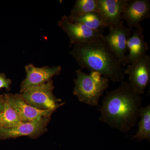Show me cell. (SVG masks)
Instances as JSON below:
<instances>
[{
    "label": "cell",
    "instance_id": "7",
    "mask_svg": "<svg viewBox=\"0 0 150 150\" xmlns=\"http://www.w3.org/2000/svg\"><path fill=\"white\" fill-rule=\"evenodd\" d=\"M109 32L103 38L121 62L122 66H126L125 59L128 51L127 40L131 36V30L123 24V21L108 27Z\"/></svg>",
    "mask_w": 150,
    "mask_h": 150
},
{
    "label": "cell",
    "instance_id": "13",
    "mask_svg": "<svg viewBox=\"0 0 150 150\" xmlns=\"http://www.w3.org/2000/svg\"><path fill=\"white\" fill-rule=\"evenodd\" d=\"M144 28L142 26L135 28L133 34L127 38V47L129 54L126 55V64H132L146 56L149 45L144 40Z\"/></svg>",
    "mask_w": 150,
    "mask_h": 150
},
{
    "label": "cell",
    "instance_id": "17",
    "mask_svg": "<svg viewBox=\"0 0 150 150\" xmlns=\"http://www.w3.org/2000/svg\"><path fill=\"white\" fill-rule=\"evenodd\" d=\"M98 12L97 0H77L71 11L70 17H78L89 13Z\"/></svg>",
    "mask_w": 150,
    "mask_h": 150
},
{
    "label": "cell",
    "instance_id": "11",
    "mask_svg": "<svg viewBox=\"0 0 150 150\" xmlns=\"http://www.w3.org/2000/svg\"><path fill=\"white\" fill-rule=\"evenodd\" d=\"M129 0H97L98 13L107 28L122 22L121 16Z\"/></svg>",
    "mask_w": 150,
    "mask_h": 150
},
{
    "label": "cell",
    "instance_id": "4",
    "mask_svg": "<svg viewBox=\"0 0 150 150\" xmlns=\"http://www.w3.org/2000/svg\"><path fill=\"white\" fill-rule=\"evenodd\" d=\"M53 81L32 87L20 94L28 104L40 110H53L65 104L64 102L57 98L53 93Z\"/></svg>",
    "mask_w": 150,
    "mask_h": 150
},
{
    "label": "cell",
    "instance_id": "14",
    "mask_svg": "<svg viewBox=\"0 0 150 150\" xmlns=\"http://www.w3.org/2000/svg\"><path fill=\"white\" fill-rule=\"evenodd\" d=\"M4 111L0 114V129H8L15 127L21 123L17 113L11 106L5 94Z\"/></svg>",
    "mask_w": 150,
    "mask_h": 150
},
{
    "label": "cell",
    "instance_id": "9",
    "mask_svg": "<svg viewBox=\"0 0 150 150\" xmlns=\"http://www.w3.org/2000/svg\"><path fill=\"white\" fill-rule=\"evenodd\" d=\"M150 18L149 0H129L121 16L131 30L142 26V22Z\"/></svg>",
    "mask_w": 150,
    "mask_h": 150
},
{
    "label": "cell",
    "instance_id": "12",
    "mask_svg": "<svg viewBox=\"0 0 150 150\" xmlns=\"http://www.w3.org/2000/svg\"><path fill=\"white\" fill-rule=\"evenodd\" d=\"M27 75L25 79L23 81L21 86V93L27 89L35 86L45 83L55 76L59 74L62 68L59 66L37 68L30 64L25 67Z\"/></svg>",
    "mask_w": 150,
    "mask_h": 150
},
{
    "label": "cell",
    "instance_id": "5",
    "mask_svg": "<svg viewBox=\"0 0 150 150\" xmlns=\"http://www.w3.org/2000/svg\"><path fill=\"white\" fill-rule=\"evenodd\" d=\"M51 119V116L43 117L30 122H21L13 128L0 129V140L22 137L37 139L48 131L47 126Z\"/></svg>",
    "mask_w": 150,
    "mask_h": 150
},
{
    "label": "cell",
    "instance_id": "18",
    "mask_svg": "<svg viewBox=\"0 0 150 150\" xmlns=\"http://www.w3.org/2000/svg\"><path fill=\"white\" fill-rule=\"evenodd\" d=\"M11 83V80L7 78L5 74H0V89L4 88L7 90H10Z\"/></svg>",
    "mask_w": 150,
    "mask_h": 150
},
{
    "label": "cell",
    "instance_id": "16",
    "mask_svg": "<svg viewBox=\"0 0 150 150\" xmlns=\"http://www.w3.org/2000/svg\"><path fill=\"white\" fill-rule=\"evenodd\" d=\"M140 120L138 125L139 130L137 134L133 136V139L142 141L150 139V105L142 107L140 108Z\"/></svg>",
    "mask_w": 150,
    "mask_h": 150
},
{
    "label": "cell",
    "instance_id": "6",
    "mask_svg": "<svg viewBox=\"0 0 150 150\" xmlns=\"http://www.w3.org/2000/svg\"><path fill=\"white\" fill-rule=\"evenodd\" d=\"M129 76V84L134 91L140 95L144 93L150 82V57L146 55L124 70Z\"/></svg>",
    "mask_w": 150,
    "mask_h": 150
},
{
    "label": "cell",
    "instance_id": "19",
    "mask_svg": "<svg viewBox=\"0 0 150 150\" xmlns=\"http://www.w3.org/2000/svg\"><path fill=\"white\" fill-rule=\"evenodd\" d=\"M4 107V96L0 95V114L3 112Z\"/></svg>",
    "mask_w": 150,
    "mask_h": 150
},
{
    "label": "cell",
    "instance_id": "2",
    "mask_svg": "<svg viewBox=\"0 0 150 150\" xmlns=\"http://www.w3.org/2000/svg\"><path fill=\"white\" fill-rule=\"evenodd\" d=\"M71 53L81 68L99 73L112 82H120L125 78V69L121 62L103 37L75 45Z\"/></svg>",
    "mask_w": 150,
    "mask_h": 150
},
{
    "label": "cell",
    "instance_id": "3",
    "mask_svg": "<svg viewBox=\"0 0 150 150\" xmlns=\"http://www.w3.org/2000/svg\"><path fill=\"white\" fill-rule=\"evenodd\" d=\"M77 77L74 80L73 93L81 102L91 106H99V100L109 86V79L95 72L89 74L81 69L76 71Z\"/></svg>",
    "mask_w": 150,
    "mask_h": 150
},
{
    "label": "cell",
    "instance_id": "1",
    "mask_svg": "<svg viewBox=\"0 0 150 150\" xmlns=\"http://www.w3.org/2000/svg\"><path fill=\"white\" fill-rule=\"evenodd\" d=\"M142 98L129 83L123 81L117 88L107 92L98 110L100 121L113 129L126 133L139 118Z\"/></svg>",
    "mask_w": 150,
    "mask_h": 150
},
{
    "label": "cell",
    "instance_id": "15",
    "mask_svg": "<svg viewBox=\"0 0 150 150\" xmlns=\"http://www.w3.org/2000/svg\"><path fill=\"white\" fill-rule=\"evenodd\" d=\"M68 19L70 21L81 23L94 30H103L107 28L103 23L100 14L97 12L89 13L78 17H69Z\"/></svg>",
    "mask_w": 150,
    "mask_h": 150
},
{
    "label": "cell",
    "instance_id": "8",
    "mask_svg": "<svg viewBox=\"0 0 150 150\" xmlns=\"http://www.w3.org/2000/svg\"><path fill=\"white\" fill-rule=\"evenodd\" d=\"M59 25L67 33L71 43L75 45L94 41L103 35V30H94L81 23L70 21L66 16L62 18Z\"/></svg>",
    "mask_w": 150,
    "mask_h": 150
},
{
    "label": "cell",
    "instance_id": "10",
    "mask_svg": "<svg viewBox=\"0 0 150 150\" xmlns=\"http://www.w3.org/2000/svg\"><path fill=\"white\" fill-rule=\"evenodd\" d=\"M11 106L17 113L22 122H30L45 117L51 116L55 111L40 110L26 103L20 94H5Z\"/></svg>",
    "mask_w": 150,
    "mask_h": 150
}]
</instances>
